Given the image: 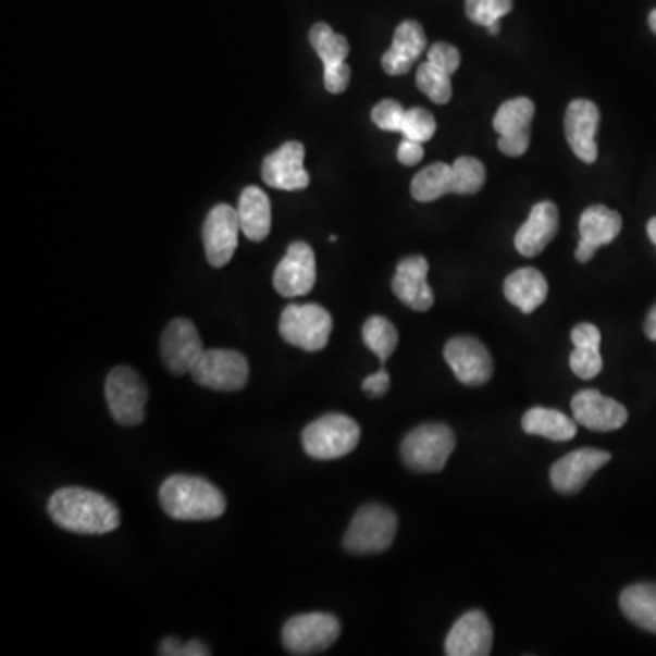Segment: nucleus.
<instances>
[{"instance_id":"obj_1","label":"nucleus","mask_w":656,"mask_h":656,"mask_svg":"<svg viewBox=\"0 0 656 656\" xmlns=\"http://www.w3.org/2000/svg\"><path fill=\"white\" fill-rule=\"evenodd\" d=\"M48 512L59 528L75 534H107L121 525V510L104 494L62 487L51 494Z\"/></svg>"},{"instance_id":"obj_2","label":"nucleus","mask_w":656,"mask_h":656,"mask_svg":"<svg viewBox=\"0 0 656 656\" xmlns=\"http://www.w3.org/2000/svg\"><path fill=\"white\" fill-rule=\"evenodd\" d=\"M164 512L177 522H207L223 517L225 494L201 476L174 474L159 488Z\"/></svg>"},{"instance_id":"obj_3","label":"nucleus","mask_w":656,"mask_h":656,"mask_svg":"<svg viewBox=\"0 0 656 656\" xmlns=\"http://www.w3.org/2000/svg\"><path fill=\"white\" fill-rule=\"evenodd\" d=\"M398 531V517L385 505L359 507L348 525L343 547L352 555H377L393 545Z\"/></svg>"},{"instance_id":"obj_4","label":"nucleus","mask_w":656,"mask_h":656,"mask_svg":"<svg viewBox=\"0 0 656 656\" xmlns=\"http://www.w3.org/2000/svg\"><path fill=\"white\" fill-rule=\"evenodd\" d=\"M456 447L455 432L442 423H426L410 431L401 442L399 453L410 471L426 474L440 472L447 466Z\"/></svg>"},{"instance_id":"obj_5","label":"nucleus","mask_w":656,"mask_h":656,"mask_svg":"<svg viewBox=\"0 0 656 656\" xmlns=\"http://www.w3.org/2000/svg\"><path fill=\"white\" fill-rule=\"evenodd\" d=\"M361 429L345 414H325L305 426L304 449L314 460H337L350 455L359 444Z\"/></svg>"},{"instance_id":"obj_6","label":"nucleus","mask_w":656,"mask_h":656,"mask_svg":"<svg viewBox=\"0 0 656 656\" xmlns=\"http://www.w3.org/2000/svg\"><path fill=\"white\" fill-rule=\"evenodd\" d=\"M332 315L321 305L292 304L283 310L280 334L292 347L318 352L331 339Z\"/></svg>"},{"instance_id":"obj_7","label":"nucleus","mask_w":656,"mask_h":656,"mask_svg":"<svg viewBox=\"0 0 656 656\" xmlns=\"http://www.w3.org/2000/svg\"><path fill=\"white\" fill-rule=\"evenodd\" d=\"M342 623L329 612H307L292 617L283 628L281 640L290 655H320L336 644Z\"/></svg>"},{"instance_id":"obj_8","label":"nucleus","mask_w":656,"mask_h":656,"mask_svg":"<svg viewBox=\"0 0 656 656\" xmlns=\"http://www.w3.org/2000/svg\"><path fill=\"white\" fill-rule=\"evenodd\" d=\"M108 409L119 425L135 426L145 421L148 388L129 367H115L104 385Z\"/></svg>"},{"instance_id":"obj_9","label":"nucleus","mask_w":656,"mask_h":656,"mask_svg":"<svg viewBox=\"0 0 656 656\" xmlns=\"http://www.w3.org/2000/svg\"><path fill=\"white\" fill-rule=\"evenodd\" d=\"M248 361L242 352L226 348H210L191 369V377L197 385L219 393H237L248 382Z\"/></svg>"},{"instance_id":"obj_10","label":"nucleus","mask_w":656,"mask_h":656,"mask_svg":"<svg viewBox=\"0 0 656 656\" xmlns=\"http://www.w3.org/2000/svg\"><path fill=\"white\" fill-rule=\"evenodd\" d=\"M534 112V102L528 97L510 99L498 108L493 126L499 134V152L509 158H520L528 152Z\"/></svg>"},{"instance_id":"obj_11","label":"nucleus","mask_w":656,"mask_h":656,"mask_svg":"<svg viewBox=\"0 0 656 656\" xmlns=\"http://www.w3.org/2000/svg\"><path fill=\"white\" fill-rule=\"evenodd\" d=\"M239 231H242V223H239L237 208L221 202L208 212L202 225V245H205L208 263L215 269L231 263L236 252Z\"/></svg>"},{"instance_id":"obj_12","label":"nucleus","mask_w":656,"mask_h":656,"mask_svg":"<svg viewBox=\"0 0 656 656\" xmlns=\"http://www.w3.org/2000/svg\"><path fill=\"white\" fill-rule=\"evenodd\" d=\"M444 356L458 382L467 387H482L493 377L491 352L476 337H453L445 345Z\"/></svg>"},{"instance_id":"obj_13","label":"nucleus","mask_w":656,"mask_h":656,"mask_svg":"<svg viewBox=\"0 0 656 656\" xmlns=\"http://www.w3.org/2000/svg\"><path fill=\"white\" fill-rule=\"evenodd\" d=\"M315 256L309 243H292L275 267L274 288L283 298L307 296L315 285Z\"/></svg>"},{"instance_id":"obj_14","label":"nucleus","mask_w":656,"mask_h":656,"mask_svg":"<svg viewBox=\"0 0 656 656\" xmlns=\"http://www.w3.org/2000/svg\"><path fill=\"white\" fill-rule=\"evenodd\" d=\"M309 39L325 67L323 79H325L326 91H331L334 96L343 94L350 83V66L345 62L350 50L348 40L325 23L314 24L310 29Z\"/></svg>"},{"instance_id":"obj_15","label":"nucleus","mask_w":656,"mask_h":656,"mask_svg":"<svg viewBox=\"0 0 656 656\" xmlns=\"http://www.w3.org/2000/svg\"><path fill=\"white\" fill-rule=\"evenodd\" d=\"M202 352L201 336L190 320L177 318L170 321L161 337V358L169 372L175 376L190 374Z\"/></svg>"},{"instance_id":"obj_16","label":"nucleus","mask_w":656,"mask_h":656,"mask_svg":"<svg viewBox=\"0 0 656 656\" xmlns=\"http://www.w3.org/2000/svg\"><path fill=\"white\" fill-rule=\"evenodd\" d=\"M304 163L305 146L299 140H288L264 158L261 166L264 185L275 190H304L310 185V175Z\"/></svg>"},{"instance_id":"obj_17","label":"nucleus","mask_w":656,"mask_h":656,"mask_svg":"<svg viewBox=\"0 0 656 656\" xmlns=\"http://www.w3.org/2000/svg\"><path fill=\"white\" fill-rule=\"evenodd\" d=\"M571 409L578 425L590 431H618L628 423V409L617 399L606 398L595 388H583L574 394Z\"/></svg>"},{"instance_id":"obj_18","label":"nucleus","mask_w":656,"mask_h":656,"mask_svg":"<svg viewBox=\"0 0 656 656\" xmlns=\"http://www.w3.org/2000/svg\"><path fill=\"white\" fill-rule=\"evenodd\" d=\"M611 461L606 450L583 447L572 450L550 467V482L560 494H577L585 487L598 469Z\"/></svg>"},{"instance_id":"obj_19","label":"nucleus","mask_w":656,"mask_h":656,"mask_svg":"<svg viewBox=\"0 0 656 656\" xmlns=\"http://www.w3.org/2000/svg\"><path fill=\"white\" fill-rule=\"evenodd\" d=\"M566 137L572 153L585 164L595 163L598 159L596 132L601 124V110L595 102L587 99H577L567 107Z\"/></svg>"},{"instance_id":"obj_20","label":"nucleus","mask_w":656,"mask_h":656,"mask_svg":"<svg viewBox=\"0 0 656 656\" xmlns=\"http://www.w3.org/2000/svg\"><path fill=\"white\" fill-rule=\"evenodd\" d=\"M580 243L577 247V259L580 263H590L596 250L606 247L617 239L622 232V218L611 208L595 205L585 208L580 218Z\"/></svg>"},{"instance_id":"obj_21","label":"nucleus","mask_w":656,"mask_h":656,"mask_svg":"<svg viewBox=\"0 0 656 656\" xmlns=\"http://www.w3.org/2000/svg\"><path fill=\"white\" fill-rule=\"evenodd\" d=\"M429 261L423 256L401 259L393 277V292L401 304L416 312H426L434 305V292L426 283Z\"/></svg>"},{"instance_id":"obj_22","label":"nucleus","mask_w":656,"mask_h":656,"mask_svg":"<svg viewBox=\"0 0 656 656\" xmlns=\"http://www.w3.org/2000/svg\"><path fill=\"white\" fill-rule=\"evenodd\" d=\"M493 651V626L482 611H469L453 626L445 640L449 656H487Z\"/></svg>"},{"instance_id":"obj_23","label":"nucleus","mask_w":656,"mask_h":656,"mask_svg":"<svg viewBox=\"0 0 656 656\" xmlns=\"http://www.w3.org/2000/svg\"><path fill=\"white\" fill-rule=\"evenodd\" d=\"M560 226V213L555 202L542 201L534 205L528 221L520 226L515 237V247L525 258H534L544 252L545 247L555 239Z\"/></svg>"},{"instance_id":"obj_24","label":"nucleus","mask_w":656,"mask_h":656,"mask_svg":"<svg viewBox=\"0 0 656 656\" xmlns=\"http://www.w3.org/2000/svg\"><path fill=\"white\" fill-rule=\"evenodd\" d=\"M426 48L425 29L416 21H404L394 32L393 46L382 57V66L388 75H405L414 66Z\"/></svg>"},{"instance_id":"obj_25","label":"nucleus","mask_w":656,"mask_h":656,"mask_svg":"<svg viewBox=\"0 0 656 656\" xmlns=\"http://www.w3.org/2000/svg\"><path fill=\"white\" fill-rule=\"evenodd\" d=\"M571 339L574 343V350L569 358L571 371L585 382L595 380L604 367L601 354V331L591 323H580L572 329Z\"/></svg>"},{"instance_id":"obj_26","label":"nucleus","mask_w":656,"mask_h":656,"mask_svg":"<svg viewBox=\"0 0 656 656\" xmlns=\"http://www.w3.org/2000/svg\"><path fill=\"white\" fill-rule=\"evenodd\" d=\"M504 294L505 298L509 299V304L522 310L523 314H531L547 299L549 285L540 270L528 267V269L515 270L505 280Z\"/></svg>"},{"instance_id":"obj_27","label":"nucleus","mask_w":656,"mask_h":656,"mask_svg":"<svg viewBox=\"0 0 656 656\" xmlns=\"http://www.w3.org/2000/svg\"><path fill=\"white\" fill-rule=\"evenodd\" d=\"M237 215L242 231L250 242H263L272 228V207L270 199L258 186H247L239 196Z\"/></svg>"},{"instance_id":"obj_28","label":"nucleus","mask_w":656,"mask_h":656,"mask_svg":"<svg viewBox=\"0 0 656 656\" xmlns=\"http://www.w3.org/2000/svg\"><path fill=\"white\" fill-rule=\"evenodd\" d=\"M523 431L534 436H544L550 442H569L577 436V420L560 410L534 407L528 410L522 418Z\"/></svg>"},{"instance_id":"obj_29","label":"nucleus","mask_w":656,"mask_h":656,"mask_svg":"<svg viewBox=\"0 0 656 656\" xmlns=\"http://www.w3.org/2000/svg\"><path fill=\"white\" fill-rule=\"evenodd\" d=\"M623 615L640 629L656 634V583H636L620 595Z\"/></svg>"},{"instance_id":"obj_30","label":"nucleus","mask_w":656,"mask_h":656,"mask_svg":"<svg viewBox=\"0 0 656 656\" xmlns=\"http://www.w3.org/2000/svg\"><path fill=\"white\" fill-rule=\"evenodd\" d=\"M410 194L416 201L431 202L453 194V166L447 163H432L416 174L410 185Z\"/></svg>"},{"instance_id":"obj_31","label":"nucleus","mask_w":656,"mask_h":656,"mask_svg":"<svg viewBox=\"0 0 656 656\" xmlns=\"http://www.w3.org/2000/svg\"><path fill=\"white\" fill-rule=\"evenodd\" d=\"M361 334H363L364 345L371 348L372 352L376 354L382 363H385L393 356L396 347H398V331L383 315H372V318L364 321Z\"/></svg>"},{"instance_id":"obj_32","label":"nucleus","mask_w":656,"mask_h":656,"mask_svg":"<svg viewBox=\"0 0 656 656\" xmlns=\"http://www.w3.org/2000/svg\"><path fill=\"white\" fill-rule=\"evenodd\" d=\"M416 85L434 104H447L453 97L450 75L431 62H421L416 72Z\"/></svg>"},{"instance_id":"obj_33","label":"nucleus","mask_w":656,"mask_h":656,"mask_svg":"<svg viewBox=\"0 0 656 656\" xmlns=\"http://www.w3.org/2000/svg\"><path fill=\"white\" fill-rule=\"evenodd\" d=\"M450 166H453V194L471 196L482 190L487 180L482 161L463 156L456 159Z\"/></svg>"},{"instance_id":"obj_34","label":"nucleus","mask_w":656,"mask_h":656,"mask_svg":"<svg viewBox=\"0 0 656 656\" xmlns=\"http://www.w3.org/2000/svg\"><path fill=\"white\" fill-rule=\"evenodd\" d=\"M515 7V0H466V13L478 26H493L499 23Z\"/></svg>"},{"instance_id":"obj_35","label":"nucleus","mask_w":656,"mask_h":656,"mask_svg":"<svg viewBox=\"0 0 656 656\" xmlns=\"http://www.w3.org/2000/svg\"><path fill=\"white\" fill-rule=\"evenodd\" d=\"M436 134V119L431 112H426L425 108H410L405 113L404 129L401 135L405 139L418 140V143H426Z\"/></svg>"},{"instance_id":"obj_36","label":"nucleus","mask_w":656,"mask_h":656,"mask_svg":"<svg viewBox=\"0 0 656 656\" xmlns=\"http://www.w3.org/2000/svg\"><path fill=\"white\" fill-rule=\"evenodd\" d=\"M405 113H407V110L398 101L385 99V101L377 102L376 107L372 108L371 115L377 128L401 134Z\"/></svg>"},{"instance_id":"obj_37","label":"nucleus","mask_w":656,"mask_h":656,"mask_svg":"<svg viewBox=\"0 0 656 656\" xmlns=\"http://www.w3.org/2000/svg\"><path fill=\"white\" fill-rule=\"evenodd\" d=\"M426 61L453 75L460 67L461 55L456 46L449 45V42H436L426 51Z\"/></svg>"},{"instance_id":"obj_38","label":"nucleus","mask_w":656,"mask_h":656,"mask_svg":"<svg viewBox=\"0 0 656 656\" xmlns=\"http://www.w3.org/2000/svg\"><path fill=\"white\" fill-rule=\"evenodd\" d=\"M361 387H363L364 393L369 394L371 398H383L388 393V388H391V376H388V372L385 369H382V371L374 372L371 376L364 377Z\"/></svg>"},{"instance_id":"obj_39","label":"nucleus","mask_w":656,"mask_h":656,"mask_svg":"<svg viewBox=\"0 0 656 656\" xmlns=\"http://www.w3.org/2000/svg\"><path fill=\"white\" fill-rule=\"evenodd\" d=\"M423 143H418V140L405 139L399 143L398 146V161L405 166H414V164L420 163L425 152H423Z\"/></svg>"},{"instance_id":"obj_40","label":"nucleus","mask_w":656,"mask_h":656,"mask_svg":"<svg viewBox=\"0 0 656 656\" xmlns=\"http://www.w3.org/2000/svg\"><path fill=\"white\" fill-rule=\"evenodd\" d=\"M183 647H185V644H183L180 639L169 636V639L163 640V644L159 647V655L183 656Z\"/></svg>"},{"instance_id":"obj_41","label":"nucleus","mask_w":656,"mask_h":656,"mask_svg":"<svg viewBox=\"0 0 656 656\" xmlns=\"http://www.w3.org/2000/svg\"><path fill=\"white\" fill-rule=\"evenodd\" d=\"M210 649L202 644L201 640H188L183 647V656H208Z\"/></svg>"},{"instance_id":"obj_42","label":"nucleus","mask_w":656,"mask_h":656,"mask_svg":"<svg viewBox=\"0 0 656 656\" xmlns=\"http://www.w3.org/2000/svg\"><path fill=\"white\" fill-rule=\"evenodd\" d=\"M644 331L645 336L649 337L651 342H656V305L649 310V314H647Z\"/></svg>"},{"instance_id":"obj_43","label":"nucleus","mask_w":656,"mask_h":656,"mask_svg":"<svg viewBox=\"0 0 656 656\" xmlns=\"http://www.w3.org/2000/svg\"><path fill=\"white\" fill-rule=\"evenodd\" d=\"M647 236H649L651 243L656 247V218L651 219L647 223Z\"/></svg>"},{"instance_id":"obj_44","label":"nucleus","mask_w":656,"mask_h":656,"mask_svg":"<svg viewBox=\"0 0 656 656\" xmlns=\"http://www.w3.org/2000/svg\"><path fill=\"white\" fill-rule=\"evenodd\" d=\"M649 28L653 34H656V10L649 13Z\"/></svg>"},{"instance_id":"obj_45","label":"nucleus","mask_w":656,"mask_h":656,"mask_svg":"<svg viewBox=\"0 0 656 656\" xmlns=\"http://www.w3.org/2000/svg\"><path fill=\"white\" fill-rule=\"evenodd\" d=\"M488 34L498 35L499 34V23L493 24V26H488Z\"/></svg>"}]
</instances>
